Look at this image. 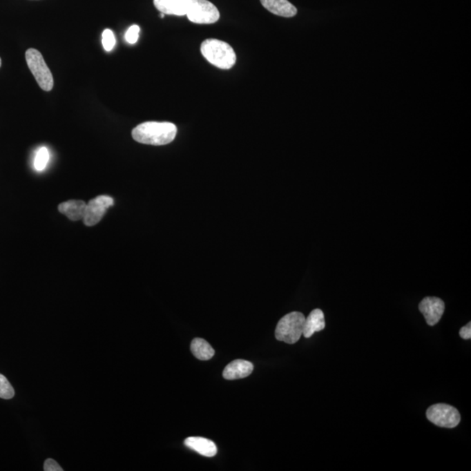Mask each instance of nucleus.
Here are the masks:
<instances>
[{"label": "nucleus", "instance_id": "obj_20", "mask_svg": "<svg viewBox=\"0 0 471 471\" xmlns=\"http://www.w3.org/2000/svg\"><path fill=\"white\" fill-rule=\"evenodd\" d=\"M45 471H63V469L59 464L54 459H49L45 461L44 463Z\"/></svg>", "mask_w": 471, "mask_h": 471}, {"label": "nucleus", "instance_id": "obj_12", "mask_svg": "<svg viewBox=\"0 0 471 471\" xmlns=\"http://www.w3.org/2000/svg\"><path fill=\"white\" fill-rule=\"evenodd\" d=\"M184 444L202 456L212 457L218 452L217 446L212 441L203 437H189L185 439Z\"/></svg>", "mask_w": 471, "mask_h": 471}, {"label": "nucleus", "instance_id": "obj_18", "mask_svg": "<svg viewBox=\"0 0 471 471\" xmlns=\"http://www.w3.org/2000/svg\"><path fill=\"white\" fill-rule=\"evenodd\" d=\"M116 43L115 36L114 32L110 29H105L102 32V46L107 52L112 51L114 49Z\"/></svg>", "mask_w": 471, "mask_h": 471}, {"label": "nucleus", "instance_id": "obj_21", "mask_svg": "<svg viewBox=\"0 0 471 471\" xmlns=\"http://www.w3.org/2000/svg\"><path fill=\"white\" fill-rule=\"evenodd\" d=\"M460 337L463 340L471 339V323H469L465 327L461 328L459 331Z\"/></svg>", "mask_w": 471, "mask_h": 471}, {"label": "nucleus", "instance_id": "obj_5", "mask_svg": "<svg viewBox=\"0 0 471 471\" xmlns=\"http://www.w3.org/2000/svg\"><path fill=\"white\" fill-rule=\"evenodd\" d=\"M186 15L195 24H214L220 18L218 9L208 0H189Z\"/></svg>", "mask_w": 471, "mask_h": 471}, {"label": "nucleus", "instance_id": "obj_16", "mask_svg": "<svg viewBox=\"0 0 471 471\" xmlns=\"http://www.w3.org/2000/svg\"><path fill=\"white\" fill-rule=\"evenodd\" d=\"M49 161L48 149L42 147L39 149L35 159V168L37 171H43L45 170L46 165Z\"/></svg>", "mask_w": 471, "mask_h": 471}, {"label": "nucleus", "instance_id": "obj_2", "mask_svg": "<svg viewBox=\"0 0 471 471\" xmlns=\"http://www.w3.org/2000/svg\"><path fill=\"white\" fill-rule=\"evenodd\" d=\"M201 52L211 64L218 68L231 69L237 61L234 49L228 43L217 39H208L202 43Z\"/></svg>", "mask_w": 471, "mask_h": 471}, {"label": "nucleus", "instance_id": "obj_3", "mask_svg": "<svg viewBox=\"0 0 471 471\" xmlns=\"http://www.w3.org/2000/svg\"><path fill=\"white\" fill-rule=\"evenodd\" d=\"M305 315L298 311H293L281 318L275 330V337L280 341L287 344H295L303 335Z\"/></svg>", "mask_w": 471, "mask_h": 471}, {"label": "nucleus", "instance_id": "obj_17", "mask_svg": "<svg viewBox=\"0 0 471 471\" xmlns=\"http://www.w3.org/2000/svg\"><path fill=\"white\" fill-rule=\"evenodd\" d=\"M15 391L5 376L0 374V398L10 400L15 396Z\"/></svg>", "mask_w": 471, "mask_h": 471}, {"label": "nucleus", "instance_id": "obj_6", "mask_svg": "<svg viewBox=\"0 0 471 471\" xmlns=\"http://www.w3.org/2000/svg\"><path fill=\"white\" fill-rule=\"evenodd\" d=\"M427 419L434 425L453 429L461 422L459 410L448 404H434L427 410Z\"/></svg>", "mask_w": 471, "mask_h": 471}, {"label": "nucleus", "instance_id": "obj_22", "mask_svg": "<svg viewBox=\"0 0 471 471\" xmlns=\"http://www.w3.org/2000/svg\"><path fill=\"white\" fill-rule=\"evenodd\" d=\"M164 16H165L164 13H162V12H161V15H160L161 18H162V19H164Z\"/></svg>", "mask_w": 471, "mask_h": 471}, {"label": "nucleus", "instance_id": "obj_1", "mask_svg": "<svg viewBox=\"0 0 471 471\" xmlns=\"http://www.w3.org/2000/svg\"><path fill=\"white\" fill-rule=\"evenodd\" d=\"M177 133L171 122H146L133 129L132 137L142 144L162 146L173 142Z\"/></svg>", "mask_w": 471, "mask_h": 471}, {"label": "nucleus", "instance_id": "obj_4", "mask_svg": "<svg viewBox=\"0 0 471 471\" xmlns=\"http://www.w3.org/2000/svg\"><path fill=\"white\" fill-rule=\"evenodd\" d=\"M26 61L39 88L46 92L51 91L55 85L54 77L41 52L35 48L28 49L26 52Z\"/></svg>", "mask_w": 471, "mask_h": 471}, {"label": "nucleus", "instance_id": "obj_15", "mask_svg": "<svg viewBox=\"0 0 471 471\" xmlns=\"http://www.w3.org/2000/svg\"><path fill=\"white\" fill-rule=\"evenodd\" d=\"M191 350L193 356L200 361H209L214 356L215 350L210 343L201 338H195L192 340Z\"/></svg>", "mask_w": 471, "mask_h": 471}, {"label": "nucleus", "instance_id": "obj_9", "mask_svg": "<svg viewBox=\"0 0 471 471\" xmlns=\"http://www.w3.org/2000/svg\"><path fill=\"white\" fill-rule=\"evenodd\" d=\"M253 371V365L250 361L236 360L224 368L223 376L227 380L243 379L250 376Z\"/></svg>", "mask_w": 471, "mask_h": 471}, {"label": "nucleus", "instance_id": "obj_8", "mask_svg": "<svg viewBox=\"0 0 471 471\" xmlns=\"http://www.w3.org/2000/svg\"><path fill=\"white\" fill-rule=\"evenodd\" d=\"M419 310L425 318L427 324L433 327L442 318L445 304L439 298L427 297L419 304Z\"/></svg>", "mask_w": 471, "mask_h": 471}, {"label": "nucleus", "instance_id": "obj_7", "mask_svg": "<svg viewBox=\"0 0 471 471\" xmlns=\"http://www.w3.org/2000/svg\"><path fill=\"white\" fill-rule=\"evenodd\" d=\"M114 205V199L109 195H99L92 199L86 207L84 224L87 227H94L104 217L106 211Z\"/></svg>", "mask_w": 471, "mask_h": 471}, {"label": "nucleus", "instance_id": "obj_23", "mask_svg": "<svg viewBox=\"0 0 471 471\" xmlns=\"http://www.w3.org/2000/svg\"><path fill=\"white\" fill-rule=\"evenodd\" d=\"M1 65H2V61H1V58H0V68H1Z\"/></svg>", "mask_w": 471, "mask_h": 471}, {"label": "nucleus", "instance_id": "obj_10", "mask_svg": "<svg viewBox=\"0 0 471 471\" xmlns=\"http://www.w3.org/2000/svg\"><path fill=\"white\" fill-rule=\"evenodd\" d=\"M155 8L167 15H186L189 0H154Z\"/></svg>", "mask_w": 471, "mask_h": 471}, {"label": "nucleus", "instance_id": "obj_13", "mask_svg": "<svg viewBox=\"0 0 471 471\" xmlns=\"http://www.w3.org/2000/svg\"><path fill=\"white\" fill-rule=\"evenodd\" d=\"M87 204L81 200H70L59 205V211L61 212L72 221L83 220Z\"/></svg>", "mask_w": 471, "mask_h": 471}, {"label": "nucleus", "instance_id": "obj_11", "mask_svg": "<svg viewBox=\"0 0 471 471\" xmlns=\"http://www.w3.org/2000/svg\"><path fill=\"white\" fill-rule=\"evenodd\" d=\"M262 6L275 15L291 18L297 15V8L287 0H260Z\"/></svg>", "mask_w": 471, "mask_h": 471}, {"label": "nucleus", "instance_id": "obj_19", "mask_svg": "<svg viewBox=\"0 0 471 471\" xmlns=\"http://www.w3.org/2000/svg\"><path fill=\"white\" fill-rule=\"evenodd\" d=\"M139 32H140V28L137 25L131 26L125 35L126 41L131 45L135 44L138 41Z\"/></svg>", "mask_w": 471, "mask_h": 471}, {"label": "nucleus", "instance_id": "obj_14", "mask_svg": "<svg viewBox=\"0 0 471 471\" xmlns=\"http://www.w3.org/2000/svg\"><path fill=\"white\" fill-rule=\"evenodd\" d=\"M325 327L326 321L323 311L320 309H314L305 320L303 335L306 338H311L317 331L324 330Z\"/></svg>", "mask_w": 471, "mask_h": 471}]
</instances>
